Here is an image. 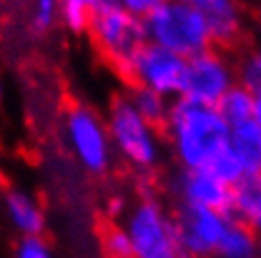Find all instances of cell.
Here are the masks:
<instances>
[{"instance_id": "cell-1", "label": "cell", "mask_w": 261, "mask_h": 258, "mask_svg": "<svg viewBox=\"0 0 261 258\" xmlns=\"http://www.w3.org/2000/svg\"><path fill=\"white\" fill-rule=\"evenodd\" d=\"M168 148L184 170H208L228 148V126L211 105H198L186 98L171 103L161 126Z\"/></svg>"}, {"instance_id": "cell-2", "label": "cell", "mask_w": 261, "mask_h": 258, "mask_svg": "<svg viewBox=\"0 0 261 258\" xmlns=\"http://www.w3.org/2000/svg\"><path fill=\"white\" fill-rule=\"evenodd\" d=\"M141 23L146 43L159 45L184 61L214 48L196 0H156Z\"/></svg>"}, {"instance_id": "cell-3", "label": "cell", "mask_w": 261, "mask_h": 258, "mask_svg": "<svg viewBox=\"0 0 261 258\" xmlns=\"http://www.w3.org/2000/svg\"><path fill=\"white\" fill-rule=\"evenodd\" d=\"M108 138L113 146V156L128 163L133 170H153L163 156L161 128L143 121L128 98H118L106 118Z\"/></svg>"}, {"instance_id": "cell-4", "label": "cell", "mask_w": 261, "mask_h": 258, "mask_svg": "<svg viewBox=\"0 0 261 258\" xmlns=\"http://www.w3.org/2000/svg\"><path fill=\"white\" fill-rule=\"evenodd\" d=\"M91 8L93 20L88 33L103 58L123 75L133 55L146 45L143 23L141 18L130 15L118 0H91Z\"/></svg>"}, {"instance_id": "cell-5", "label": "cell", "mask_w": 261, "mask_h": 258, "mask_svg": "<svg viewBox=\"0 0 261 258\" xmlns=\"http://www.w3.org/2000/svg\"><path fill=\"white\" fill-rule=\"evenodd\" d=\"M65 148L83 170L100 176L113 165V146L108 138L106 118H100L88 105H70L61 123Z\"/></svg>"}, {"instance_id": "cell-6", "label": "cell", "mask_w": 261, "mask_h": 258, "mask_svg": "<svg viewBox=\"0 0 261 258\" xmlns=\"http://www.w3.org/2000/svg\"><path fill=\"white\" fill-rule=\"evenodd\" d=\"M123 233L128 236L133 258H181L173 216L153 198H141L126 211Z\"/></svg>"}, {"instance_id": "cell-7", "label": "cell", "mask_w": 261, "mask_h": 258, "mask_svg": "<svg viewBox=\"0 0 261 258\" xmlns=\"http://www.w3.org/2000/svg\"><path fill=\"white\" fill-rule=\"evenodd\" d=\"M123 75L136 83V88H146V91L161 93L168 100H178L184 93V80H186V61L159 45L146 43L133 55Z\"/></svg>"}, {"instance_id": "cell-8", "label": "cell", "mask_w": 261, "mask_h": 258, "mask_svg": "<svg viewBox=\"0 0 261 258\" xmlns=\"http://www.w3.org/2000/svg\"><path fill=\"white\" fill-rule=\"evenodd\" d=\"M236 85V68L228 63L224 53L216 48H208L206 53H198L186 61V80L181 98L216 108L219 100Z\"/></svg>"}, {"instance_id": "cell-9", "label": "cell", "mask_w": 261, "mask_h": 258, "mask_svg": "<svg viewBox=\"0 0 261 258\" xmlns=\"http://www.w3.org/2000/svg\"><path fill=\"white\" fill-rule=\"evenodd\" d=\"M176 241L181 258H211L216 256L219 243L226 233L231 216L206 208H186L181 206L173 216Z\"/></svg>"}, {"instance_id": "cell-10", "label": "cell", "mask_w": 261, "mask_h": 258, "mask_svg": "<svg viewBox=\"0 0 261 258\" xmlns=\"http://www.w3.org/2000/svg\"><path fill=\"white\" fill-rule=\"evenodd\" d=\"M176 195L186 208H206L228 213L231 186L219 181L211 170H181L176 178Z\"/></svg>"}, {"instance_id": "cell-11", "label": "cell", "mask_w": 261, "mask_h": 258, "mask_svg": "<svg viewBox=\"0 0 261 258\" xmlns=\"http://www.w3.org/2000/svg\"><path fill=\"white\" fill-rule=\"evenodd\" d=\"M211 45H233L244 33V10L233 0H196Z\"/></svg>"}, {"instance_id": "cell-12", "label": "cell", "mask_w": 261, "mask_h": 258, "mask_svg": "<svg viewBox=\"0 0 261 258\" xmlns=\"http://www.w3.org/2000/svg\"><path fill=\"white\" fill-rule=\"evenodd\" d=\"M3 211L8 223L20 233V238H38L45 231V208L25 188H8L3 195Z\"/></svg>"}, {"instance_id": "cell-13", "label": "cell", "mask_w": 261, "mask_h": 258, "mask_svg": "<svg viewBox=\"0 0 261 258\" xmlns=\"http://www.w3.org/2000/svg\"><path fill=\"white\" fill-rule=\"evenodd\" d=\"M228 216L254 231L256 236L261 233V173L244 176L233 188H231V208Z\"/></svg>"}, {"instance_id": "cell-14", "label": "cell", "mask_w": 261, "mask_h": 258, "mask_svg": "<svg viewBox=\"0 0 261 258\" xmlns=\"http://www.w3.org/2000/svg\"><path fill=\"white\" fill-rule=\"evenodd\" d=\"M228 151L241 163L246 176L261 173V128L254 121L228 130Z\"/></svg>"}, {"instance_id": "cell-15", "label": "cell", "mask_w": 261, "mask_h": 258, "mask_svg": "<svg viewBox=\"0 0 261 258\" xmlns=\"http://www.w3.org/2000/svg\"><path fill=\"white\" fill-rule=\"evenodd\" d=\"M259 253H261L259 236L231 218L226 233H224V238L219 243L216 258H259Z\"/></svg>"}, {"instance_id": "cell-16", "label": "cell", "mask_w": 261, "mask_h": 258, "mask_svg": "<svg viewBox=\"0 0 261 258\" xmlns=\"http://www.w3.org/2000/svg\"><path fill=\"white\" fill-rule=\"evenodd\" d=\"M216 110H219V116L224 118V123H226L228 128H236L241 123H249L251 116H254V93H249L246 88H241L236 83L226 96L219 100Z\"/></svg>"}, {"instance_id": "cell-17", "label": "cell", "mask_w": 261, "mask_h": 258, "mask_svg": "<svg viewBox=\"0 0 261 258\" xmlns=\"http://www.w3.org/2000/svg\"><path fill=\"white\" fill-rule=\"evenodd\" d=\"M126 98H128V103L133 105V110L143 121H148L151 126H156V128H161L163 123H166L168 110H171V103H173V100L163 98L161 93H153V91H146V88H133V93Z\"/></svg>"}, {"instance_id": "cell-18", "label": "cell", "mask_w": 261, "mask_h": 258, "mask_svg": "<svg viewBox=\"0 0 261 258\" xmlns=\"http://www.w3.org/2000/svg\"><path fill=\"white\" fill-rule=\"evenodd\" d=\"M93 20L91 0H61L58 3V23L70 33H88Z\"/></svg>"}, {"instance_id": "cell-19", "label": "cell", "mask_w": 261, "mask_h": 258, "mask_svg": "<svg viewBox=\"0 0 261 258\" xmlns=\"http://www.w3.org/2000/svg\"><path fill=\"white\" fill-rule=\"evenodd\" d=\"M28 25L35 35H45L58 25V3L56 0H38L28 13Z\"/></svg>"}, {"instance_id": "cell-20", "label": "cell", "mask_w": 261, "mask_h": 258, "mask_svg": "<svg viewBox=\"0 0 261 258\" xmlns=\"http://www.w3.org/2000/svg\"><path fill=\"white\" fill-rule=\"evenodd\" d=\"M236 83L241 88H246L249 93H261V53H249L239 70H236Z\"/></svg>"}, {"instance_id": "cell-21", "label": "cell", "mask_w": 261, "mask_h": 258, "mask_svg": "<svg viewBox=\"0 0 261 258\" xmlns=\"http://www.w3.org/2000/svg\"><path fill=\"white\" fill-rule=\"evenodd\" d=\"M208 170H211L219 181H224L226 186H231V188H233L244 176H246V173H244V168H241V163L233 158V153H231L228 148L219 156V158H216V161H214V165H211Z\"/></svg>"}, {"instance_id": "cell-22", "label": "cell", "mask_w": 261, "mask_h": 258, "mask_svg": "<svg viewBox=\"0 0 261 258\" xmlns=\"http://www.w3.org/2000/svg\"><path fill=\"white\" fill-rule=\"evenodd\" d=\"M103 256L106 258H133L128 236L123 233V228H111L103 236Z\"/></svg>"}, {"instance_id": "cell-23", "label": "cell", "mask_w": 261, "mask_h": 258, "mask_svg": "<svg viewBox=\"0 0 261 258\" xmlns=\"http://www.w3.org/2000/svg\"><path fill=\"white\" fill-rule=\"evenodd\" d=\"M13 258H58V256L50 248V243L43 236H38V238H20L18 246H15Z\"/></svg>"}, {"instance_id": "cell-24", "label": "cell", "mask_w": 261, "mask_h": 258, "mask_svg": "<svg viewBox=\"0 0 261 258\" xmlns=\"http://www.w3.org/2000/svg\"><path fill=\"white\" fill-rule=\"evenodd\" d=\"M156 5V0H123V8L128 10L130 15H136V18H146L148 13H151V8Z\"/></svg>"}, {"instance_id": "cell-25", "label": "cell", "mask_w": 261, "mask_h": 258, "mask_svg": "<svg viewBox=\"0 0 261 258\" xmlns=\"http://www.w3.org/2000/svg\"><path fill=\"white\" fill-rule=\"evenodd\" d=\"M251 121L261 128V93H254V116H251Z\"/></svg>"}, {"instance_id": "cell-26", "label": "cell", "mask_w": 261, "mask_h": 258, "mask_svg": "<svg viewBox=\"0 0 261 258\" xmlns=\"http://www.w3.org/2000/svg\"><path fill=\"white\" fill-rule=\"evenodd\" d=\"M256 53H261V23H259V28H256Z\"/></svg>"}, {"instance_id": "cell-27", "label": "cell", "mask_w": 261, "mask_h": 258, "mask_svg": "<svg viewBox=\"0 0 261 258\" xmlns=\"http://www.w3.org/2000/svg\"><path fill=\"white\" fill-rule=\"evenodd\" d=\"M0 100H3V85H0Z\"/></svg>"}]
</instances>
